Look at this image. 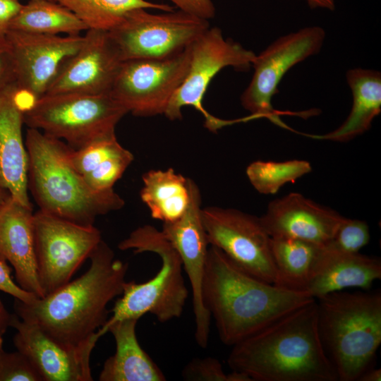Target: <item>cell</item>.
Listing matches in <instances>:
<instances>
[{"instance_id": "cell-1", "label": "cell", "mask_w": 381, "mask_h": 381, "mask_svg": "<svg viewBox=\"0 0 381 381\" xmlns=\"http://www.w3.org/2000/svg\"><path fill=\"white\" fill-rule=\"evenodd\" d=\"M89 259L84 274L54 292L30 303L14 299L16 314L68 346L92 339L109 318V303L122 294L128 264L102 240Z\"/></svg>"}, {"instance_id": "cell-2", "label": "cell", "mask_w": 381, "mask_h": 381, "mask_svg": "<svg viewBox=\"0 0 381 381\" xmlns=\"http://www.w3.org/2000/svg\"><path fill=\"white\" fill-rule=\"evenodd\" d=\"M202 296L220 340L231 346L315 299L306 291L283 289L250 274L212 246Z\"/></svg>"}, {"instance_id": "cell-3", "label": "cell", "mask_w": 381, "mask_h": 381, "mask_svg": "<svg viewBox=\"0 0 381 381\" xmlns=\"http://www.w3.org/2000/svg\"><path fill=\"white\" fill-rule=\"evenodd\" d=\"M227 363L253 381H337L322 346L316 300L232 346Z\"/></svg>"}, {"instance_id": "cell-4", "label": "cell", "mask_w": 381, "mask_h": 381, "mask_svg": "<svg viewBox=\"0 0 381 381\" xmlns=\"http://www.w3.org/2000/svg\"><path fill=\"white\" fill-rule=\"evenodd\" d=\"M25 144L28 157V188L40 210L78 224L121 209L125 202L114 189H91L73 167L69 147L61 140L28 128Z\"/></svg>"}, {"instance_id": "cell-5", "label": "cell", "mask_w": 381, "mask_h": 381, "mask_svg": "<svg viewBox=\"0 0 381 381\" xmlns=\"http://www.w3.org/2000/svg\"><path fill=\"white\" fill-rule=\"evenodd\" d=\"M318 329L339 381L373 367L381 344V292L335 291L315 299Z\"/></svg>"}, {"instance_id": "cell-6", "label": "cell", "mask_w": 381, "mask_h": 381, "mask_svg": "<svg viewBox=\"0 0 381 381\" xmlns=\"http://www.w3.org/2000/svg\"><path fill=\"white\" fill-rule=\"evenodd\" d=\"M121 250H133L135 254L151 252L161 260V267L149 280L126 282L121 297L114 303L111 316L98 332L107 333L111 323L124 319L139 320L145 314L153 315L159 322L181 316L188 297L179 253L162 231L145 224L133 230L118 246Z\"/></svg>"}, {"instance_id": "cell-7", "label": "cell", "mask_w": 381, "mask_h": 381, "mask_svg": "<svg viewBox=\"0 0 381 381\" xmlns=\"http://www.w3.org/2000/svg\"><path fill=\"white\" fill-rule=\"evenodd\" d=\"M127 113L110 93L44 95L25 111L24 123L77 150L114 132Z\"/></svg>"}, {"instance_id": "cell-8", "label": "cell", "mask_w": 381, "mask_h": 381, "mask_svg": "<svg viewBox=\"0 0 381 381\" xmlns=\"http://www.w3.org/2000/svg\"><path fill=\"white\" fill-rule=\"evenodd\" d=\"M256 54L231 39L224 38L222 30L209 28L190 46V63L185 78L171 99L164 115L169 120L182 118V109L190 106L204 117L205 126L217 132L231 123L210 114L202 101L214 76L230 66L240 71L250 69Z\"/></svg>"}, {"instance_id": "cell-9", "label": "cell", "mask_w": 381, "mask_h": 381, "mask_svg": "<svg viewBox=\"0 0 381 381\" xmlns=\"http://www.w3.org/2000/svg\"><path fill=\"white\" fill-rule=\"evenodd\" d=\"M209 28L208 20L181 10L155 14L136 8L109 32L126 61L174 55L190 46Z\"/></svg>"}, {"instance_id": "cell-10", "label": "cell", "mask_w": 381, "mask_h": 381, "mask_svg": "<svg viewBox=\"0 0 381 381\" xmlns=\"http://www.w3.org/2000/svg\"><path fill=\"white\" fill-rule=\"evenodd\" d=\"M37 275L44 296L71 281L102 240L94 225L85 226L39 210L33 215Z\"/></svg>"}, {"instance_id": "cell-11", "label": "cell", "mask_w": 381, "mask_h": 381, "mask_svg": "<svg viewBox=\"0 0 381 381\" xmlns=\"http://www.w3.org/2000/svg\"><path fill=\"white\" fill-rule=\"evenodd\" d=\"M189 63L190 46L167 57L123 61L109 93L134 116L164 114L185 78Z\"/></svg>"}, {"instance_id": "cell-12", "label": "cell", "mask_w": 381, "mask_h": 381, "mask_svg": "<svg viewBox=\"0 0 381 381\" xmlns=\"http://www.w3.org/2000/svg\"><path fill=\"white\" fill-rule=\"evenodd\" d=\"M202 220L210 246L220 249L245 272L274 284L271 237L260 217L236 209L212 206L202 208Z\"/></svg>"}, {"instance_id": "cell-13", "label": "cell", "mask_w": 381, "mask_h": 381, "mask_svg": "<svg viewBox=\"0 0 381 381\" xmlns=\"http://www.w3.org/2000/svg\"><path fill=\"white\" fill-rule=\"evenodd\" d=\"M325 39L323 28L308 26L279 37L255 56L252 79L241 96V105L252 119L263 117L282 124L272 104L279 83L293 66L317 54Z\"/></svg>"}, {"instance_id": "cell-14", "label": "cell", "mask_w": 381, "mask_h": 381, "mask_svg": "<svg viewBox=\"0 0 381 381\" xmlns=\"http://www.w3.org/2000/svg\"><path fill=\"white\" fill-rule=\"evenodd\" d=\"M189 203L177 220L164 223L161 230L179 255L189 280L195 318V339L201 348L209 342L211 315L202 296L209 243L202 220L201 194L195 182L188 178Z\"/></svg>"}, {"instance_id": "cell-15", "label": "cell", "mask_w": 381, "mask_h": 381, "mask_svg": "<svg viewBox=\"0 0 381 381\" xmlns=\"http://www.w3.org/2000/svg\"><path fill=\"white\" fill-rule=\"evenodd\" d=\"M18 88L34 101L44 96L64 63L80 47L83 36L37 34L8 30Z\"/></svg>"}, {"instance_id": "cell-16", "label": "cell", "mask_w": 381, "mask_h": 381, "mask_svg": "<svg viewBox=\"0 0 381 381\" xmlns=\"http://www.w3.org/2000/svg\"><path fill=\"white\" fill-rule=\"evenodd\" d=\"M123 61L109 31L89 29L44 95L109 93Z\"/></svg>"}, {"instance_id": "cell-17", "label": "cell", "mask_w": 381, "mask_h": 381, "mask_svg": "<svg viewBox=\"0 0 381 381\" xmlns=\"http://www.w3.org/2000/svg\"><path fill=\"white\" fill-rule=\"evenodd\" d=\"M11 327L16 330L13 344L41 375L43 381H92L90 356L101 337L98 331L87 341L68 346L53 339L37 326L13 314Z\"/></svg>"}, {"instance_id": "cell-18", "label": "cell", "mask_w": 381, "mask_h": 381, "mask_svg": "<svg viewBox=\"0 0 381 381\" xmlns=\"http://www.w3.org/2000/svg\"><path fill=\"white\" fill-rule=\"evenodd\" d=\"M33 102L18 85L0 96V188L28 207V157L22 128L25 111Z\"/></svg>"}, {"instance_id": "cell-19", "label": "cell", "mask_w": 381, "mask_h": 381, "mask_svg": "<svg viewBox=\"0 0 381 381\" xmlns=\"http://www.w3.org/2000/svg\"><path fill=\"white\" fill-rule=\"evenodd\" d=\"M260 218L270 237L296 238L325 247L344 217L301 193H291L270 202Z\"/></svg>"}, {"instance_id": "cell-20", "label": "cell", "mask_w": 381, "mask_h": 381, "mask_svg": "<svg viewBox=\"0 0 381 381\" xmlns=\"http://www.w3.org/2000/svg\"><path fill=\"white\" fill-rule=\"evenodd\" d=\"M32 207L11 195L0 209V258L13 267L16 283L38 298L44 297L40 284L35 248Z\"/></svg>"}, {"instance_id": "cell-21", "label": "cell", "mask_w": 381, "mask_h": 381, "mask_svg": "<svg viewBox=\"0 0 381 381\" xmlns=\"http://www.w3.org/2000/svg\"><path fill=\"white\" fill-rule=\"evenodd\" d=\"M380 278V258L323 248L305 291L316 299L349 288L369 289Z\"/></svg>"}, {"instance_id": "cell-22", "label": "cell", "mask_w": 381, "mask_h": 381, "mask_svg": "<svg viewBox=\"0 0 381 381\" xmlns=\"http://www.w3.org/2000/svg\"><path fill=\"white\" fill-rule=\"evenodd\" d=\"M137 319H124L109 325L116 351L104 362L100 381H164V373L144 351L136 336Z\"/></svg>"}, {"instance_id": "cell-23", "label": "cell", "mask_w": 381, "mask_h": 381, "mask_svg": "<svg viewBox=\"0 0 381 381\" xmlns=\"http://www.w3.org/2000/svg\"><path fill=\"white\" fill-rule=\"evenodd\" d=\"M353 95L351 110L344 123L332 132L311 135L318 140L347 142L371 127L381 111V73L375 70L355 68L346 75Z\"/></svg>"}, {"instance_id": "cell-24", "label": "cell", "mask_w": 381, "mask_h": 381, "mask_svg": "<svg viewBox=\"0 0 381 381\" xmlns=\"http://www.w3.org/2000/svg\"><path fill=\"white\" fill-rule=\"evenodd\" d=\"M188 179L172 168L143 174L140 198L153 219L170 223L183 214L190 200Z\"/></svg>"}, {"instance_id": "cell-25", "label": "cell", "mask_w": 381, "mask_h": 381, "mask_svg": "<svg viewBox=\"0 0 381 381\" xmlns=\"http://www.w3.org/2000/svg\"><path fill=\"white\" fill-rule=\"evenodd\" d=\"M323 247L300 239L271 237V250L276 269L274 285L305 291Z\"/></svg>"}, {"instance_id": "cell-26", "label": "cell", "mask_w": 381, "mask_h": 381, "mask_svg": "<svg viewBox=\"0 0 381 381\" xmlns=\"http://www.w3.org/2000/svg\"><path fill=\"white\" fill-rule=\"evenodd\" d=\"M8 30L79 35L88 28L73 12L55 1L30 0L11 20Z\"/></svg>"}, {"instance_id": "cell-27", "label": "cell", "mask_w": 381, "mask_h": 381, "mask_svg": "<svg viewBox=\"0 0 381 381\" xmlns=\"http://www.w3.org/2000/svg\"><path fill=\"white\" fill-rule=\"evenodd\" d=\"M73 12L89 29L109 31L136 8L171 11L167 4L146 0H55Z\"/></svg>"}, {"instance_id": "cell-28", "label": "cell", "mask_w": 381, "mask_h": 381, "mask_svg": "<svg viewBox=\"0 0 381 381\" xmlns=\"http://www.w3.org/2000/svg\"><path fill=\"white\" fill-rule=\"evenodd\" d=\"M309 162L292 159L284 162L258 160L246 168V175L255 189L262 194H274L289 182L310 173Z\"/></svg>"}, {"instance_id": "cell-29", "label": "cell", "mask_w": 381, "mask_h": 381, "mask_svg": "<svg viewBox=\"0 0 381 381\" xmlns=\"http://www.w3.org/2000/svg\"><path fill=\"white\" fill-rule=\"evenodd\" d=\"M370 238L369 226L365 221L344 217L332 238L323 248L339 253H357L368 243Z\"/></svg>"}, {"instance_id": "cell-30", "label": "cell", "mask_w": 381, "mask_h": 381, "mask_svg": "<svg viewBox=\"0 0 381 381\" xmlns=\"http://www.w3.org/2000/svg\"><path fill=\"white\" fill-rule=\"evenodd\" d=\"M0 381H43L30 360L21 352L0 351Z\"/></svg>"}, {"instance_id": "cell-31", "label": "cell", "mask_w": 381, "mask_h": 381, "mask_svg": "<svg viewBox=\"0 0 381 381\" xmlns=\"http://www.w3.org/2000/svg\"><path fill=\"white\" fill-rule=\"evenodd\" d=\"M182 377L191 381H229L219 361L212 357L195 358L183 369Z\"/></svg>"}, {"instance_id": "cell-32", "label": "cell", "mask_w": 381, "mask_h": 381, "mask_svg": "<svg viewBox=\"0 0 381 381\" xmlns=\"http://www.w3.org/2000/svg\"><path fill=\"white\" fill-rule=\"evenodd\" d=\"M13 56L6 40H0V96L16 86Z\"/></svg>"}, {"instance_id": "cell-33", "label": "cell", "mask_w": 381, "mask_h": 381, "mask_svg": "<svg viewBox=\"0 0 381 381\" xmlns=\"http://www.w3.org/2000/svg\"><path fill=\"white\" fill-rule=\"evenodd\" d=\"M0 291L12 296L14 299L30 303L38 297L23 289L12 278L11 268L0 258Z\"/></svg>"}, {"instance_id": "cell-34", "label": "cell", "mask_w": 381, "mask_h": 381, "mask_svg": "<svg viewBox=\"0 0 381 381\" xmlns=\"http://www.w3.org/2000/svg\"><path fill=\"white\" fill-rule=\"evenodd\" d=\"M179 10L198 17L210 20L215 15V7L212 0H169Z\"/></svg>"}, {"instance_id": "cell-35", "label": "cell", "mask_w": 381, "mask_h": 381, "mask_svg": "<svg viewBox=\"0 0 381 381\" xmlns=\"http://www.w3.org/2000/svg\"><path fill=\"white\" fill-rule=\"evenodd\" d=\"M23 4L18 0H0V40H4L11 20Z\"/></svg>"}, {"instance_id": "cell-36", "label": "cell", "mask_w": 381, "mask_h": 381, "mask_svg": "<svg viewBox=\"0 0 381 381\" xmlns=\"http://www.w3.org/2000/svg\"><path fill=\"white\" fill-rule=\"evenodd\" d=\"M12 317L13 314L8 312L0 300V337H3L8 327H11Z\"/></svg>"}, {"instance_id": "cell-37", "label": "cell", "mask_w": 381, "mask_h": 381, "mask_svg": "<svg viewBox=\"0 0 381 381\" xmlns=\"http://www.w3.org/2000/svg\"><path fill=\"white\" fill-rule=\"evenodd\" d=\"M381 370L380 368H370L363 372L357 381H380Z\"/></svg>"}, {"instance_id": "cell-38", "label": "cell", "mask_w": 381, "mask_h": 381, "mask_svg": "<svg viewBox=\"0 0 381 381\" xmlns=\"http://www.w3.org/2000/svg\"><path fill=\"white\" fill-rule=\"evenodd\" d=\"M311 8H325L334 10L335 8V0H306Z\"/></svg>"}, {"instance_id": "cell-39", "label": "cell", "mask_w": 381, "mask_h": 381, "mask_svg": "<svg viewBox=\"0 0 381 381\" xmlns=\"http://www.w3.org/2000/svg\"><path fill=\"white\" fill-rule=\"evenodd\" d=\"M10 195L6 190L0 188V209Z\"/></svg>"}, {"instance_id": "cell-40", "label": "cell", "mask_w": 381, "mask_h": 381, "mask_svg": "<svg viewBox=\"0 0 381 381\" xmlns=\"http://www.w3.org/2000/svg\"><path fill=\"white\" fill-rule=\"evenodd\" d=\"M3 341V337H0V351L4 349Z\"/></svg>"}, {"instance_id": "cell-41", "label": "cell", "mask_w": 381, "mask_h": 381, "mask_svg": "<svg viewBox=\"0 0 381 381\" xmlns=\"http://www.w3.org/2000/svg\"><path fill=\"white\" fill-rule=\"evenodd\" d=\"M50 1H55V0H50Z\"/></svg>"}]
</instances>
